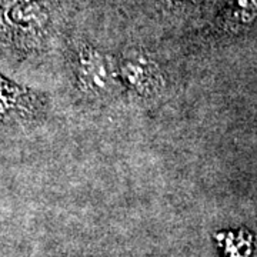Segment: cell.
<instances>
[{
  "label": "cell",
  "instance_id": "7a4b0ae2",
  "mask_svg": "<svg viewBox=\"0 0 257 257\" xmlns=\"http://www.w3.org/2000/svg\"><path fill=\"white\" fill-rule=\"evenodd\" d=\"M117 66L119 82L140 99L152 100L162 96L165 77L160 66L142 52H132L120 59Z\"/></svg>",
  "mask_w": 257,
  "mask_h": 257
},
{
  "label": "cell",
  "instance_id": "6da1fadb",
  "mask_svg": "<svg viewBox=\"0 0 257 257\" xmlns=\"http://www.w3.org/2000/svg\"><path fill=\"white\" fill-rule=\"evenodd\" d=\"M74 73L79 90L92 100L109 99L120 84L117 66L96 47L83 46L77 50Z\"/></svg>",
  "mask_w": 257,
  "mask_h": 257
}]
</instances>
